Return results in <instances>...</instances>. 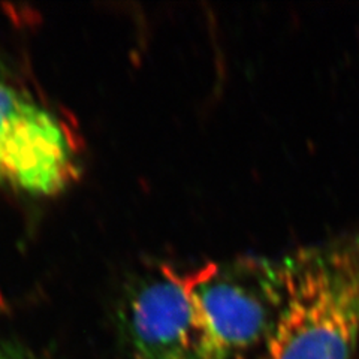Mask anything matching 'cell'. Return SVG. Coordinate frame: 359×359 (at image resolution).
<instances>
[{
  "label": "cell",
  "instance_id": "cell-1",
  "mask_svg": "<svg viewBox=\"0 0 359 359\" xmlns=\"http://www.w3.org/2000/svg\"><path fill=\"white\" fill-rule=\"evenodd\" d=\"M295 256L262 359H351L359 340V231Z\"/></svg>",
  "mask_w": 359,
  "mask_h": 359
},
{
  "label": "cell",
  "instance_id": "cell-2",
  "mask_svg": "<svg viewBox=\"0 0 359 359\" xmlns=\"http://www.w3.org/2000/svg\"><path fill=\"white\" fill-rule=\"evenodd\" d=\"M295 262V253L240 256L187 273L208 359H238L266 340L286 302Z\"/></svg>",
  "mask_w": 359,
  "mask_h": 359
},
{
  "label": "cell",
  "instance_id": "cell-3",
  "mask_svg": "<svg viewBox=\"0 0 359 359\" xmlns=\"http://www.w3.org/2000/svg\"><path fill=\"white\" fill-rule=\"evenodd\" d=\"M71 132L47 108L0 83V187L55 195L78 175Z\"/></svg>",
  "mask_w": 359,
  "mask_h": 359
},
{
  "label": "cell",
  "instance_id": "cell-4",
  "mask_svg": "<svg viewBox=\"0 0 359 359\" xmlns=\"http://www.w3.org/2000/svg\"><path fill=\"white\" fill-rule=\"evenodd\" d=\"M118 311L133 359H208L187 273L162 264L135 277Z\"/></svg>",
  "mask_w": 359,
  "mask_h": 359
},
{
  "label": "cell",
  "instance_id": "cell-5",
  "mask_svg": "<svg viewBox=\"0 0 359 359\" xmlns=\"http://www.w3.org/2000/svg\"><path fill=\"white\" fill-rule=\"evenodd\" d=\"M0 359H32L26 356L22 352L17 351L15 347H11L0 341Z\"/></svg>",
  "mask_w": 359,
  "mask_h": 359
}]
</instances>
